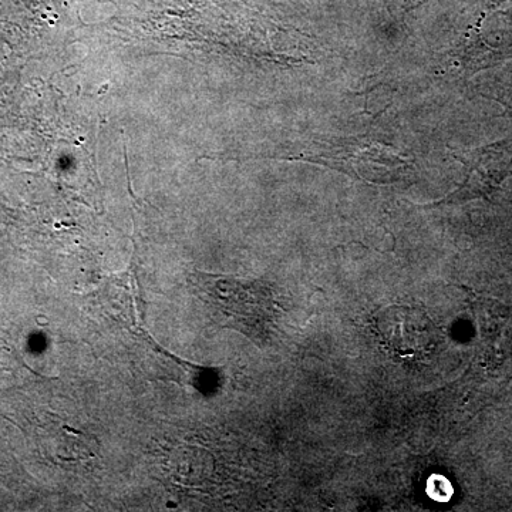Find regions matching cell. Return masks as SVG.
<instances>
[{
    "label": "cell",
    "instance_id": "obj_4",
    "mask_svg": "<svg viewBox=\"0 0 512 512\" xmlns=\"http://www.w3.org/2000/svg\"><path fill=\"white\" fill-rule=\"evenodd\" d=\"M355 158L362 165L373 164L394 167V165L403 164L400 157H397L392 151L387 154V147L379 143H370L367 140H353L349 144H340L335 150L322 151L318 154V157H309L308 160L318 161L320 164L338 168V170L346 173Z\"/></svg>",
    "mask_w": 512,
    "mask_h": 512
},
{
    "label": "cell",
    "instance_id": "obj_3",
    "mask_svg": "<svg viewBox=\"0 0 512 512\" xmlns=\"http://www.w3.org/2000/svg\"><path fill=\"white\" fill-rule=\"evenodd\" d=\"M453 157L464 165L466 177L456 191L434 205L487 197L497 190L512 170V138L495 141L473 150L454 151Z\"/></svg>",
    "mask_w": 512,
    "mask_h": 512
},
{
    "label": "cell",
    "instance_id": "obj_5",
    "mask_svg": "<svg viewBox=\"0 0 512 512\" xmlns=\"http://www.w3.org/2000/svg\"><path fill=\"white\" fill-rule=\"evenodd\" d=\"M510 109L512 110V107H510Z\"/></svg>",
    "mask_w": 512,
    "mask_h": 512
},
{
    "label": "cell",
    "instance_id": "obj_1",
    "mask_svg": "<svg viewBox=\"0 0 512 512\" xmlns=\"http://www.w3.org/2000/svg\"><path fill=\"white\" fill-rule=\"evenodd\" d=\"M188 281L215 325L242 333L258 346L268 342L284 312L272 286L259 279L195 271Z\"/></svg>",
    "mask_w": 512,
    "mask_h": 512
},
{
    "label": "cell",
    "instance_id": "obj_2",
    "mask_svg": "<svg viewBox=\"0 0 512 512\" xmlns=\"http://www.w3.org/2000/svg\"><path fill=\"white\" fill-rule=\"evenodd\" d=\"M372 328L380 349L404 365L429 359L441 339L433 319L414 306L392 305L380 309L373 316Z\"/></svg>",
    "mask_w": 512,
    "mask_h": 512
}]
</instances>
